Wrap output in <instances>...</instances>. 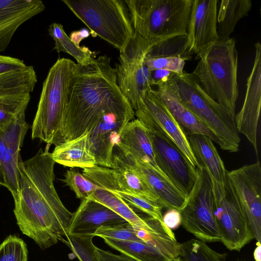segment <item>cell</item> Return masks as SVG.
Returning a JSON list of instances; mask_svg holds the SVG:
<instances>
[{
	"mask_svg": "<svg viewBox=\"0 0 261 261\" xmlns=\"http://www.w3.org/2000/svg\"><path fill=\"white\" fill-rule=\"evenodd\" d=\"M40 148L30 159L19 156V193L14 214L21 232L42 249L66 236L72 213L64 205L54 186L55 162L49 152Z\"/></svg>",
	"mask_w": 261,
	"mask_h": 261,
	"instance_id": "obj_1",
	"label": "cell"
},
{
	"mask_svg": "<svg viewBox=\"0 0 261 261\" xmlns=\"http://www.w3.org/2000/svg\"><path fill=\"white\" fill-rule=\"evenodd\" d=\"M124 96L111 58L104 55L87 65L76 63L64 110L61 143L89 132L106 110Z\"/></svg>",
	"mask_w": 261,
	"mask_h": 261,
	"instance_id": "obj_2",
	"label": "cell"
},
{
	"mask_svg": "<svg viewBox=\"0 0 261 261\" xmlns=\"http://www.w3.org/2000/svg\"><path fill=\"white\" fill-rule=\"evenodd\" d=\"M192 73L205 92L235 117L238 54L233 38L218 39L198 58Z\"/></svg>",
	"mask_w": 261,
	"mask_h": 261,
	"instance_id": "obj_3",
	"label": "cell"
},
{
	"mask_svg": "<svg viewBox=\"0 0 261 261\" xmlns=\"http://www.w3.org/2000/svg\"><path fill=\"white\" fill-rule=\"evenodd\" d=\"M76 63L60 58L50 68L44 80L32 126V139L47 145L61 143V129L70 85Z\"/></svg>",
	"mask_w": 261,
	"mask_h": 261,
	"instance_id": "obj_4",
	"label": "cell"
},
{
	"mask_svg": "<svg viewBox=\"0 0 261 261\" xmlns=\"http://www.w3.org/2000/svg\"><path fill=\"white\" fill-rule=\"evenodd\" d=\"M135 33L156 44L187 36L193 0H125Z\"/></svg>",
	"mask_w": 261,
	"mask_h": 261,
	"instance_id": "obj_5",
	"label": "cell"
},
{
	"mask_svg": "<svg viewBox=\"0 0 261 261\" xmlns=\"http://www.w3.org/2000/svg\"><path fill=\"white\" fill-rule=\"evenodd\" d=\"M181 103L221 140L223 150L238 152L241 138L234 117L203 90L192 73L184 71L172 77Z\"/></svg>",
	"mask_w": 261,
	"mask_h": 261,
	"instance_id": "obj_6",
	"label": "cell"
},
{
	"mask_svg": "<svg viewBox=\"0 0 261 261\" xmlns=\"http://www.w3.org/2000/svg\"><path fill=\"white\" fill-rule=\"evenodd\" d=\"M88 28L121 51L135 34L128 10L122 0H62Z\"/></svg>",
	"mask_w": 261,
	"mask_h": 261,
	"instance_id": "obj_7",
	"label": "cell"
},
{
	"mask_svg": "<svg viewBox=\"0 0 261 261\" xmlns=\"http://www.w3.org/2000/svg\"><path fill=\"white\" fill-rule=\"evenodd\" d=\"M197 178L186 202L179 211L186 230L203 242H221L214 216L210 177L202 166L197 168Z\"/></svg>",
	"mask_w": 261,
	"mask_h": 261,
	"instance_id": "obj_8",
	"label": "cell"
},
{
	"mask_svg": "<svg viewBox=\"0 0 261 261\" xmlns=\"http://www.w3.org/2000/svg\"><path fill=\"white\" fill-rule=\"evenodd\" d=\"M210 179L221 242L229 250L239 251L254 238L247 219L227 177L223 185Z\"/></svg>",
	"mask_w": 261,
	"mask_h": 261,
	"instance_id": "obj_9",
	"label": "cell"
},
{
	"mask_svg": "<svg viewBox=\"0 0 261 261\" xmlns=\"http://www.w3.org/2000/svg\"><path fill=\"white\" fill-rule=\"evenodd\" d=\"M155 44L135 33L119 54L117 65V82L119 89L133 108L151 87L150 71L146 56Z\"/></svg>",
	"mask_w": 261,
	"mask_h": 261,
	"instance_id": "obj_10",
	"label": "cell"
},
{
	"mask_svg": "<svg viewBox=\"0 0 261 261\" xmlns=\"http://www.w3.org/2000/svg\"><path fill=\"white\" fill-rule=\"evenodd\" d=\"M134 117V111L124 96L112 103L99 118L87 136L88 146L96 165L111 168L115 145Z\"/></svg>",
	"mask_w": 261,
	"mask_h": 261,
	"instance_id": "obj_11",
	"label": "cell"
},
{
	"mask_svg": "<svg viewBox=\"0 0 261 261\" xmlns=\"http://www.w3.org/2000/svg\"><path fill=\"white\" fill-rule=\"evenodd\" d=\"M133 109L137 119L149 131L169 139L194 167H202L192 150L187 135L151 87Z\"/></svg>",
	"mask_w": 261,
	"mask_h": 261,
	"instance_id": "obj_12",
	"label": "cell"
},
{
	"mask_svg": "<svg viewBox=\"0 0 261 261\" xmlns=\"http://www.w3.org/2000/svg\"><path fill=\"white\" fill-rule=\"evenodd\" d=\"M227 178L257 242L261 241V167L259 161L227 171Z\"/></svg>",
	"mask_w": 261,
	"mask_h": 261,
	"instance_id": "obj_13",
	"label": "cell"
},
{
	"mask_svg": "<svg viewBox=\"0 0 261 261\" xmlns=\"http://www.w3.org/2000/svg\"><path fill=\"white\" fill-rule=\"evenodd\" d=\"M149 133L157 166L167 178L188 196L197 178L196 169L169 139L155 133L149 131Z\"/></svg>",
	"mask_w": 261,
	"mask_h": 261,
	"instance_id": "obj_14",
	"label": "cell"
},
{
	"mask_svg": "<svg viewBox=\"0 0 261 261\" xmlns=\"http://www.w3.org/2000/svg\"><path fill=\"white\" fill-rule=\"evenodd\" d=\"M255 56L251 71L247 78L246 95L242 108L235 115L239 133L243 134L257 154V131L261 106V44H254Z\"/></svg>",
	"mask_w": 261,
	"mask_h": 261,
	"instance_id": "obj_15",
	"label": "cell"
},
{
	"mask_svg": "<svg viewBox=\"0 0 261 261\" xmlns=\"http://www.w3.org/2000/svg\"><path fill=\"white\" fill-rule=\"evenodd\" d=\"M218 0H193L187 31V46L196 59L219 36L217 33Z\"/></svg>",
	"mask_w": 261,
	"mask_h": 261,
	"instance_id": "obj_16",
	"label": "cell"
},
{
	"mask_svg": "<svg viewBox=\"0 0 261 261\" xmlns=\"http://www.w3.org/2000/svg\"><path fill=\"white\" fill-rule=\"evenodd\" d=\"M29 128L25 112H23L5 127L0 128V163L6 187L11 192L14 200L19 193L18 158Z\"/></svg>",
	"mask_w": 261,
	"mask_h": 261,
	"instance_id": "obj_17",
	"label": "cell"
},
{
	"mask_svg": "<svg viewBox=\"0 0 261 261\" xmlns=\"http://www.w3.org/2000/svg\"><path fill=\"white\" fill-rule=\"evenodd\" d=\"M127 223L123 217L102 204L91 198L84 199L72 214L66 237H94L95 232L101 226Z\"/></svg>",
	"mask_w": 261,
	"mask_h": 261,
	"instance_id": "obj_18",
	"label": "cell"
},
{
	"mask_svg": "<svg viewBox=\"0 0 261 261\" xmlns=\"http://www.w3.org/2000/svg\"><path fill=\"white\" fill-rule=\"evenodd\" d=\"M113 154L142 177L148 184L163 208L180 211L187 196L169 179L159 174L150 166L115 146Z\"/></svg>",
	"mask_w": 261,
	"mask_h": 261,
	"instance_id": "obj_19",
	"label": "cell"
},
{
	"mask_svg": "<svg viewBox=\"0 0 261 261\" xmlns=\"http://www.w3.org/2000/svg\"><path fill=\"white\" fill-rule=\"evenodd\" d=\"M172 77L152 88L153 92L167 107L177 122L187 135L199 134L205 135L218 144L223 150V145L218 136L201 122L180 101Z\"/></svg>",
	"mask_w": 261,
	"mask_h": 261,
	"instance_id": "obj_20",
	"label": "cell"
},
{
	"mask_svg": "<svg viewBox=\"0 0 261 261\" xmlns=\"http://www.w3.org/2000/svg\"><path fill=\"white\" fill-rule=\"evenodd\" d=\"M187 36H177L153 45L145 58L148 69H163L176 74L184 72L186 61H190L193 55L187 46Z\"/></svg>",
	"mask_w": 261,
	"mask_h": 261,
	"instance_id": "obj_21",
	"label": "cell"
},
{
	"mask_svg": "<svg viewBox=\"0 0 261 261\" xmlns=\"http://www.w3.org/2000/svg\"><path fill=\"white\" fill-rule=\"evenodd\" d=\"M45 9L40 0H0V53L7 49L23 23Z\"/></svg>",
	"mask_w": 261,
	"mask_h": 261,
	"instance_id": "obj_22",
	"label": "cell"
},
{
	"mask_svg": "<svg viewBox=\"0 0 261 261\" xmlns=\"http://www.w3.org/2000/svg\"><path fill=\"white\" fill-rule=\"evenodd\" d=\"M115 146L150 166L159 174L167 178L156 164L149 131L137 118L128 123Z\"/></svg>",
	"mask_w": 261,
	"mask_h": 261,
	"instance_id": "obj_23",
	"label": "cell"
},
{
	"mask_svg": "<svg viewBox=\"0 0 261 261\" xmlns=\"http://www.w3.org/2000/svg\"><path fill=\"white\" fill-rule=\"evenodd\" d=\"M192 150L211 178L220 184L227 179V172L213 141L207 136L199 134L187 135Z\"/></svg>",
	"mask_w": 261,
	"mask_h": 261,
	"instance_id": "obj_24",
	"label": "cell"
},
{
	"mask_svg": "<svg viewBox=\"0 0 261 261\" xmlns=\"http://www.w3.org/2000/svg\"><path fill=\"white\" fill-rule=\"evenodd\" d=\"M88 132L55 146L50 153L54 162L65 167L82 169L96 165L95 158L88 146Z\"/></svg>",
	"mask_w": 261,
	"mask_h": 261,
	"instance_id": "obj_25",
	"label": "cell"
},
{
	"mask_svg": "<svg viewBox=\"0 0 261 261\" xmlns=\"http://www.w3.org/2000/svg\"><path fill=\"white\" fill-rule=\"evenodd\" d=\"M97 186L90 198L109 207L135 228L149 230L157 223L158 219L149 216L141 217L117 194L108 189Z\"/></svg>",
	"mask_w": 261,
	"mask_h": 261,
	"instance_id": "obj_26",
	"label": "cell"
},
{
	"mask_svg": "<svg viewBox=\"0 0 261 261\" xmlns=\"http://www.w3.org/2000/svg\"><path fill=\"white\" fill-rule=\"evenodd\" d=\"M114 170L121 191L158 203V199L145 179L113 154Z\"/></svg>",
	"mask_w": 261,
	"mask_h": 261,
	"instance_id": "obj_27",
	"label": "cell"
},
{
	"mask_svg": "<svg viewBox=\"0 0 261 261\" xmlns=\"http://www.w3.org/2000/svg\"><path fill=\"white\" fill-rule=\"evenodd\" d=\"M250 0H222L217 12L218 39L229 38L238 22L248 15L251 9Z\"/></svg>",
	"mask_w": 261,
	"mask_h": 261,
	"instance_id": "obj_28",
	"label": "cell"
},
{
	"mask_svg": "<svg viewBox=\"0 0 261 261\" xmlns=\"http://www.w3.org/2000/svg\"><path fill=\"white\" fill-rule=\"evenodd\" d=\"M112 248L137 261H171L169 256L155 247L136 241L102 238Z\"/></svg>",
	"mask_w": 261,
	"mask_h": 261,
	"instance_id": "obj_29",
	"label": "cell"
},
{
	"mask_svg": "<svg viewBox=\"0 0 261 261\" xmlns=\"http://www.w3.org/2000/svg\"><path fill=\"white\" fill-rule=\"evenodd\" d=\"M37 77L32 66L23 69L0 74V97L33 92Z\"/></svg>",
	"mask_w": 261,
	"mask_h": 261,
	"instance_id": "obj_30",
	"label": "cell"
},
{
	"mask_svg": "<svg viewBox=\"0 0 261 261\" xmlns=\"http://www.w3.org/2000/svg\"><path fill=\"white\" fill-rule=\"evenodd\" d=\"M48 31L55 41L54 49L58 53L63 51L68 54L76 60L77 64L82 66L94 61V53L87 47H77L67 36L61 24L53 22Z\"/></svg>",
	"mask_w": 261,
	"mask_h": 261,
	"instance_id": "obj_31",
	"label": "cell"
},
{
	"mask_svg": "<svg viewBox=\"0 0 261 261\" xmlns=\"http://www.w3.org/2000/svg\"><path fill=\"white\" fill-rule=\"evenodd\" d=\"M179 256L183 261H227L226 254L218 253L194 239L180 243Z\"/></svg>",
	"mask_w": 261,
	"mask_h": 261,
	"instance_id": "obj_32",
	"label": "cell"
},
{
	"mask_svg": "<svg viewBox=\"0 0 261 261\" xmlns=\"http://www.w3.org/2000/svg\"><path fill=\"white\" fill-rule=\"evenodd\" d=\"M30 99V94L0 97V128L5 127L19 114L25 112Z\"/></svg>",
	"mask_w": 261,
	"mask_h": 261,
	"instance_id": "obj_33",
	"label": "cell"
},
{
	"mask_svg": "<svg viewBox=\"0 0 261 261\" xmlns=\"http://www.w3.org/2000/svg\"><path fill=\"white\" fill-rule=\"evenodd\" d=\"M28 250L24 241L10 234L0 244V261H28Z\"/></svg>",
	"mask_w": 261,
	"mask_h": 261,
	"instance_id": "obj_34",
	"label": "cell"
},
{
	"mask_svg": "<svg viewBox=\"0 0 261 261\" xmlns=\"http://www.w3.org/2000/svg\"><path fill=\"white\" fill-rule=\"evenodd\" d=\"M62 181L81 200L90 198L97 186L87 178L82 173L70 169L65 173Z\"/></svg>",
	"mask_w": 261,
	"mask_h": 261,
	"instance_id": "obj_35",
	"label": "cell"
},
{
	"mask_svg": "<svg viewBox=\"0 0 261 261\" xmlns=\"http://www.w3.org/2000/svg\"><path fill=\"white\" fill-rule=\"evenodd\" d=\"M137 230V228L127 223L116 225L101 226L96 230L93 236L101 238H108L119 240L136 241L148 244L138 237Z\"/></svg>",
	"mask_w": 261,
	"mask_h": 261,
	"instance_id": "obj_36",
	"label": "cell"
},
{
	"mask_svg": "<svg viewBox=\"0 0 261 261\" xmlns=\"http://www.w3.org/2000/svg\"><path fill=\"white\" fill-rule=\"evenodd\" d=\"M120 196L127 204L139 210L148 216L162 220L163 207L158 203L146 198L120 190L112 191Z\"/></svg>",
	"mask_w": 261,
	"mask_h": 261,
	"instance_id": "obj_37",
	"label": "cell"
},
{
	"mask_svg": "<svg viewBox=\"0 0 261 261\" xmlns=\"http://www.w3.org/2000/svg\"><path fill=\"white\" fill-rule=\"evenodd\" d=\"M62 242L70 249L72 254L79 261H98L94 252L96 246L93 243V237L83 239L66 237Z\"/></svg>",
	"mask_w": 261,
	"mask_h": 261,
	"instance_id": "obj_38",
	"label": "cell"
},
{
	"mask_svg": "<svg viewBox=\"0 0 261 261\" xmlns=\"http://www.w3.org/2000/svg\"><path fill=\"white\" fill-rule=\"evenodd\" d=\"M27 66L18 58L0 55V74L22 70Z\"/></svg>",
	"mask_w": 261,
	"mask_h": 261,
	"instance_id": "obj_39",
	"label": "cell"
},
{
	"mask_svg": "<svg viewBox=\"0 0 261 261\" xmlns=\"http://www.w3.org/2000/svg\"><path fill=\"white\" fill-rule=\"evenodd\" d=\"M94 252L98 261H137L124 254H116L96 246L95 247Z\"/></svg>",
	"mask_w": 261,
	"mask_h": 261,
	"instance_id": "obj_40",
	"label": "cell"
},
{
	"mask_svg": "<svg viewBox=\"0 0 261 261\" xmlns=\"http://www.w3.org/2000/svg\"><path fill=\"white\" fill-rule=\"evenodd\" d=\"M164 223L170 229L177 228L181 224V216L179 211L171 208L162 216Z\"/></svg>",
	"mask_w": 261,
	"mask_h": 261,
	"instance_id": "obj_41",
	"label": "cell"
},
{
	"mask_svg": "<svg viewBox=\"0 0 261 261\" xmlns=\"http://www.w3.org/2000/svg\"><path fill=\"white\" fill-rule=\"evenodd\" d=\"M175 74L171 71L159 69L150 71V84L151 87L165 82L170 80Z\"/></svg>",
	"mask_w": 261,
	"mask_h": 261,
	"instance_id": "obj_42",
	"label": "cell"
},
{
	"mask_svg": "<svg viewBox=\"0 0 261 261\" xmlns=\"http://www.w3.org/2000/svg\"><path fill=\"white\" fill-rule=\"evenodd\" d=\"M91 35L89 29L82 28L79 30L72 32L69 38L73 43L78 47H80V43L84 39L88 38Z\"/></svg>",
	"mask_w": 261,
	"mask_h": 261,
	"instance_id": "obj_43",
	"label": "cell"
},
{
	"mask_svg": "<svg viewBox=\"0 0 261 261\" xmlns=\"http://www.w3.org/2000/svg\"><path fill=\"white\" fill-rule=\"evenodd\" d=\"M256 247L253 253L255 261H261V244L260 242L256 243Z\"/></svg>",
	"mask_w": 261,
	"mask_h": 261,
	"instance_id": "obj_44",
	"label": "cell"
},
{
	"mask_svg": "<svg viewBox=\"0 0 261 261\" xmlns=\"http://www.w3.org/2000/svg\"><path fill=\"white\" fill-rule=\"evenodd\" d=\"M0 185L4 187L6 186L4 174L3 170L2 165L0 163Z\"/></svg>",
	"mask_w": 261,
	"mask_h": 261,
	"instance_id": "obj_45",
	"label": "cell"
},
{
	"mask_svg": "<svg viewBox=\"0 0 261 261\" xmlns=\"http://www.w3.org/2000/svg\"><path fill=\"white\" fill-rule=\"evenodd\" d=\"M171 261H183V260L181 259V258L179 256L177 257L176 258L173 259Z\"/></svg>",
	"mask_w": 261,
	"mask_h": 261,
	"instance_id": "obj_46",
	"label": "cell"
}]
</instances>
